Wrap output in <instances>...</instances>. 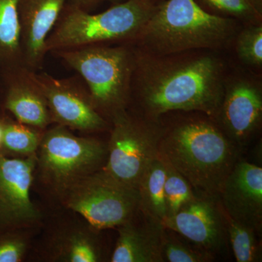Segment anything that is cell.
I'll return each instance as SVG.
<instances>
[{
    "label": "cell",
    "mask_w": 262,
    "mask_h": 262,
    "mask_svg": "<svg viewBox=\"0 0 262 262\" xmlns=\"http://www.w3.org/2000/svg\"><path fill=\"white\" fill-rule=\"evenodd\" d=\"M220 200L231 218L261 235V167L239 159L224 183Z\"/></svg>",
    "instance_id": "4fadbf2b"
},
{
    "label": "cell",
    "mask_w": 262,
    "mask_h": 262,
    "mask_svg": "<svg viewBox=\"0 0 262 262\" xmlns=\"http://www.w3.org/2000/svg\"><path fill=\"white\" fill-rule=\"evenodd\" d=\"M18 0H0V68L24 64Z\"/></svg>",
    "instance_id": "ac0fdd59"
},
{
    "label": "cell",
    "mask_w": 262,
    "mask_h": 262,
    "mask_svg": "<svg viewBox=\"0 0 262 262\" xmlns=\"http://www.w3.org/2000/svg\"><path fill=\"white\" fill-rule=\"evenodd\" d=\"M160 120V158L187 179L196 194L220 198L242 152L206 114L170 112Z\"/></svg>",
    "instance_id": "7a4b0ae2"
},
{
    "label": "cell",
    "mask_w": 262,
    "mask_h": 262,
    "mask_svg": "<svg viewBox=\"0 0 262 262\" xmlns=\"http://www.w3.org/2000/svg\"><path fill=\"white\" fill-rule=\"evenodd\" d=\"M165 168V179L164 184V196H165L166 218L173 216L176 213L192 202L196 194L191 184L184 178L168 162L164 160Z\"/></svg>",
    "instance_id": "d4e9b609"
},
{
    "label": "cell",
    "mask_w": 262,
    "mask_h": 262,
    "mask_svg": "<svg viewBox=\"0 0 262 262\" xmlns=\"http://www.w3.org/2000/svg\"><path fill=\"white\" fill-rule=\"evenodd\" d=\"M3 106L19 122L43 130L52 122L47 100L34 71L24 64L1 69Z\"/></svg>",
    "instance_id": "5bb4252c"
},
{
    "label": "cell",
    "mask_w": 262,
    "mask_h": 262,
    "mask_svg": "<svg viewBox=\"0 0 262 262\" xmlns=\"http://www.w3.org/2000/svg\"><path fill=\"white\" fill-rule=\"evenodd\" d=\"M164 225L137 212L117 227L118 237L112 262H163L161 254Z\"/></svg>",
    "instance_id": "2e32d148"
},
{
    "label": "cell",
    "mask_w": 262,
    "mask_h": 262,
    "mask_svg": "<svg viewBox=\"0 0 262 262\" xmlns=\"http://www.w3.org/2000/svg\"><path fill=\"white\" fill-rule=\"evenodd\" d=\"M39 166L45 178L61 192L77 179L104 166L107 145L93 138L79 137L58 125L43 134Z\"/></svg>",
    "instance_id": "ba28073f"
},
{
    "label": "cell",
    "mask_w": 262,
    "mask_h": 262,
    "mask_svg": "<svg viewBox=\"0 0 262 262\" xmlns=\"http://www.w3.org/2000/svg\"><path fill=\"white\" fill-rule=\"evenodd\" d=\"M83 78L95 108L111 120L130 106L134 44H98L53 52Z\"/></svg>",
    "instance_id": "277c9868"
},
{
    "label": "cell",
    "mask_w": 262,
    "mask_h": 262,
    "mask_svg": "<svg viewBox=\"0 0 262 262\" xmlns=\"http://www.w3.org/2000/svg\"><path fill=\"white\" fill-rule=\"evenodd\" d=\"M158 8L139 0H125L91 14L72 3L65 5L48 38L47 51L98 44L134 45Z\"/></svg>",
    "instance_id": "5b68a950"
},
{
    "label": "cell",
    "mask_w": 262,
    "mask_h": 262,
    "mask_svg": "<svg viewBox=\"0 0 262 262\" xmlns=\"http://www.w3.org/2000/svg\"><path fill=\"white\" fill-rule=\"evenodd\" d=\"M225 217L229 247L236 261H261V234L251 227L234 220L226 212Z\"/></svg>",
    "instance_id": "ffe728a7"
},
{
    "label": "cell",
    "mask_w": 262,
    "mask_h": 262,
    "mask_svg": "<svg viewBox=\"0 0 262 262\" xmlns=\"http://www.w3.org/2000/svg\"><path fill=\"white\" fill-rule=\"evenodd\" d=\"M163 225L215 259L230 253L225 212L220 198L196 194L178 213L164 221Z\"/></svg>",
    "instance_id": "30bf717a"
},
{
    "label": "cell",
    "mask_w": 262,
    "mask_h": 262,
    "mask_svg": "<svg viewBox=\"0 0 262 262\" xmlns=\"http://www.w3.org/2000/svg\"><path fill=\"white\" fill-rule=\"evenodd\" d=\"M3 119H0V153H1L2 146H3Z\"/></svg>",
    "instance_id": "f1b7e54d"
},
{
    "label": "cell",
    "mask_w": 262,
    "mask_h": 262,
    "mask_svg": "<svg viewBox=\"0 0 262 262\" xmlns=\"http://www.w3.org/2000/svg\"><path fill=\"white\" fill-rule=\"evenodd\" d=\"M124 1L125 0H73L72 4L77 5L82 9L88 10L90 8L101 4V3H105V2H110L115 5Z\"/></svg>",
    "instance_id": "4316f807"
},
{
    "label": "cell",
    "mask_w": 262,
    "mask_h": 262,
    "mask_svg": "<svg viewBox=\"0 0 262 262\" xmlns=\"http://www.w3.org/2000/svg\"><path fill=\"white\" fill-rule=\"evenodd\" d=\"M66 206L80 213L93 228H115L139 211L138 189L118 182L102 169L61 191Z\"/></svg>",
    "instance_id": "52a82bcc"
},
{
    "label": "cell",
    "mask_w": 262,
    "mask_h": 262,
    "mask_svg": "<svg viewBox=\"0 0 262 262\" xmlns=\"http://www.w3.org/2000/svg\"><path fill=\"white\" fill-rule=\"evenodd\" d=\"M232 48L241 64L261 73L262 24L243 26L234 39Z\"/></svg>",
    "instance_id": "cb8c5ba5"
},
{
    "label": "cell",
    "mask_w": 262,
    "mask_h": 262,
    "mask_svg": "<svg viewBox=\"0 0 262 262\" xmlns=\"http://www.w3.org/2000/svg\"><path fill=\"white\" fill-rule=\"evenodd\" d=\"M96 234L87 229H75L63 234L55 248V258L67 262L102 261L103 251Z\"/></svg>",
    "instance_id": "d6986e66"
},
{
    "label": "cell",
    "mask_w": 262,
    "mask_h": 262,
    "mask_svg": "<svg viewBox=\"0 0 262 262\" xmlns=\"http://www.w3.org/2000/svg\"><path fill=\"white\" fill-rule=\"evenodd\" d=\"M139 1L145 3V4L149 5V6L158 8V7L163 4L167 0H139Z\"/></svg>",
    "instance_id": "83f0119b"
},
{
    "label": "cell",
    "mask_w": 262,
    "mask_h": 262,
    "mask_svg": "<svg viewBox=\"0 0 262 262\" xmlns=\"http://www.w3.org/2000/svg\"><path fill=\"white\" fill-rule=\"evenodd\" d=\"M224 53L193 50L158 56L135 46L128 110L155 120L176 111L200 112L214 118L230 67Z\"/></svg>",
    "instance_id": "6da1fadb"
},
{
    "label": "cell",
    "mask_w": 262,
    "mask_h": 262,
    "mask_svg": "<svg viewBox=\"0 0 262 262\" xmlns=\"http://www.w3.org/2000/svg\"><path fill=\"white\" fill-rule=\"evenodd\" d=\"M213 119L231 142L244 152L261 132V73L244 66L230 65L222 103Z\"/></svg>",
    "instance_id": "9c48e42d"
},
{
    "label": "cell",
    "mask_w": 262,
    "mask_h": 262,
    "mask_svg": "<svg viewBox=\"0 0 262 262\" xmlns=\"http://www.w3.org/2000/svg\"><path fill=\"white\" fill-rule=\"evenodd\" d=\"M161 254L163 262H211L215 258L172 229L164 227Z\"/></svg>",
    "instance_id": "603a6c76"
},
{
    "label": "cell",
    "mask_w": 262,
    "mask_h": 262,
    "mask_svg": "<svg viewBox=\"0 0 262 262\" xmlns=\"http://www.w3.org/2000/svg\"><path fill=\"white\" fill-rule=\"evenodd\" d=\"M243 26L235 19L207 13L194 0H167L150 18L134 46L158 56L193 50L225 52L233 47Z\"/></svg>",
    "instance_id": "3957f363"
},
{
    "label": "cell",
    "mask_w": 262,
    "mask_h": 262,
    "mask_svg": "<svg viewBox=\"0 0 262 262\" xmlns=\"http://www.w3.org/2000/svg\"><path fill=\"white\" fill-rule=\"evenodd\" d=\"M67 0H18L22 58L25 67L35 71L42 67L46 42L56 27Z\"/></svg>",
    "instance_id": "9a60e30c"
},
{
    "label": "cell",
    "mask_w": 262,
    "mask_h": 262,
    "mask_svg": "<svg viewBox=\"0 0 262 262\" xmlns=\"http://www.w3.org/2000/svg\"><path fill=\"white\" fill-rule=\"evenodd\" d=\"M25 239L14 230L0 232V262H18L27 251Z\"/></svg>",
    "instance_id": "484cf974"
},
{
    "label": "cell",
    "mask_w": 262,
    "mask_h": 262,
    "mask_svg": "<svg viewBox=\"0 0 262 262\" xmlns=\"http://www.w3.org/2000/svg\"><path fill=\"white\" fill-rule=\"evenodd\" d=\"M210 14L238 20L244 26L262 24V10L251 0H194Z\"/></svg>",
    "instance_id": "7402d4cb"
},
{
    "label": "cell",
    "mask_w": 262,
    "mask_h": 262,
    "mask_svg": "<svg viewBox=\"0 0 262 262\" xmlns=\"http://www.w3.org/2000/svg\"><path fill=\"white\" fill-rule=\"evenodd\" d=\"M110 130L107 160L102 170L137 189L143 174L158 156L161 122L127 110L114 117Z\"/></svg>",
    "instance_id": "8992f818"
},
{
    "label": "cell",
    "mask_w": 262,
    "mask_h": 262,
    "mask_svg": "<svg viewBox=\"0 0 262 262\" xmlns=\"http://www.w3.org/2000/svg\"><path fill=\"white\" fill-rule=\"evenodd\" d=\"M165 179V165L158 155L143 174L137 187L139 211L151 220L163 224L166 218L164 196Z\"/></svg>",
    "instance_id": "e0dca14e"
},
{
    "label": "cell",
    "mask_w": 262,
    "mask_h": 262,
    "mask_svg": "<svg viewBox=\"0 0 262 262\" xmlns=\"http://www.w3.org/2000/svg\"><path fill=\"white\" fill-rule=\"evenodd\" d=\"M39 129L18 121L3 118V146L1 153L5 155L35 154L39 149L43 134Z\"/></svg>",
    "instance_id": "44dd1931"
},
{
    "label": "cell",
    "mask_w": 262,
    "mask_h": 262,
    "mask_svg": "<svg viewBox=\"0 0 262 262\" xmlns=\"http://www.w3.org/2000/svg\"><path fill=\"white\" fill-rule=\"evenodd\" d=\"M251 1L254 3L258 9L262 10V0H251Z\"/></svg>",
    "instance_id": "f546056e"
},
{
    "label": "cell",
    "mask_w": 262,
    "mask_h": 262,
    "mask_svg": "<svg viewBox=\"0 0 262 262\" xmlns=\"http://www.w3.org/2000/svg\"><path fill=\"white\" fill-rule=\"evenodd\" d=\"M37 160L35 154L24 159L0 154V232L15 230L39 218L30 195Z\"/></svg>",
    "instance_id": "8fae6325"
},
{
    "label": "cell",
    "mask_w": 262,
    "mask_h": 262,
    "mask_svg": "<svg viewBox=\"0 0 262 262\" xmlns=\"http://www.w3.org/2000/svg\"><path fill=\"white\" fill-rule=\"evenodd\" d=\"M36 76L47 100L52 122L84 132L111 128V123L95 108L89 91L72 80L55 78L46 73Z\"/></svg>",
    "instance_id": "7c38bea8"
}]
</instances>
